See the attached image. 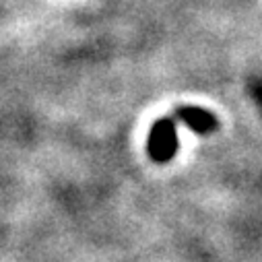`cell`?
Returning a JSON list of instances; mask_svg holds the SVG:
<instances>
[{"mask_svg":"<svg viewBox=\"0 0 262 262\" xmlns=\"http://www.w3.org/2000/svg\"><path fill=\"white\" fill-rule=\"evenodd\" d=\"M147 153L155 163H167L178 153V130L176 120L165 116L159 118L153 126L147 139Z\"/></svg>","mask_w":262,"mask_h":262,"instance_id":"1","label":"cell"},{"mask_svg":"<svg viewBox=\"0 0 262 262\" xmlns=\"http://www.w3.org/2000/svg\"><path fill=\"white\" fill-rule=\"evenodd\" d=\"M176 120L184 122L190 130H194L196 135L207 137L213 135L215 130L219 128V120L215 118L213 112L203 110V107H196V105H186V107H178L173 114Z\"/></svg>","mask_w":262,"mask_h":262,"instance_id":"2","label":"cell"}]
</instances>
